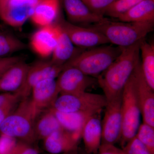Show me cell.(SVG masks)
I'll use <instances>...</instances> for the list:
<instances>
[{
	"label": "cell",
	"mask_w": 154,
	"mask_h": 154,
	"mask_svg": "<svg viewBox=\"0 0 154 154\" xmlns=\"http://www.w3.org/2000/svg\"><path fill=\"white\" fill-rule=\"evenodd\" d=\"M134 73L137 94L143 122L154 127V90L145 79L140 60L134 69Z\"/></svg>",
	"instance_id": "obj_12"
},
{
	"label": "cell",
	"mask_w": 154,
	"mask_h": 154,
	"mask_svg": "<svg viewBox=\"0 0 154 154\" xmlns=\"http://www.w3.org/2000/svg\"><path fill=\"white\" fill-rule=\"evenodd\" d=\"M63 128L50 108L42 110L35 120L34 131L37 140L47 137Z\"/></svg>",
	"instance_id": "obj_23"
},
{
	"label": "cell",
	"mask_w": 154,
	"mask_h": 154,
	"mask_svg": "<svg viewBox=\"0 0 154 154\" xmlns=\"http://www.w3.org/2000/svg\"><path fill=\"white\" fill-rule=\"evenodd\" d=\"M68 21L72 24L88 26L103 22L107 19L91 11L82 0H61Z\"/></svg>",
	"instance_id": "obj_13"
},
{
	"label": "cell",
	"mask_w": 154,
	"mask_h": 154,
	"mask_svg": "<svg viewBox=\"0 0 154 154\" xmlns=\"http://www.w3.org/2000/svg\"><path fill=\"white\" fill-rule=\"evenodd\" d=\"M83 154H91L87 153H86V152H85L84 153H83Z\"/></svg>",
	"instance_id": "obj_37"
},
{
	"label": "cell",
	"mask_w": 154,
	"mask_h": 154,
	"mask_svg": "<svg viewBox=\"0 0 154 154\" xmlns=\"http://www.w3.org/2000/svg\"><path fill=\"white\" fill-rule=\"evenodd\" d=\"M60 154H80L79 153V152L78 151V149L72 151L67 152L63 153Z\"/></svg>",
	"instance_id": "obj_36"
},
{
	"label": "cell",
	"mask_w": 154,
	"mask_h": 154,
	"mask_svg": "<svg viewBox=\"0 0 154 154\" xmlns=\"http://www.w3.org/2000/svg\"><path fill=\"white\" fill-rule=\"evenodd\" d=\"M123 48L113 45H100L84 49L63 66L65 68L74 67L85 74L98 77L120 55Z\"/></svg>",
	"instance_id": "obj_4"
},
{
	"label": "cell",
	"mask_w": 154,
	"mask_h": 154,
	"mask_svg": "<svg viewBox=\"0 0 154 154\" xmlns=\"http://www.w3.org/2000/svg\"><path fill=\"white\" fill-rule=\"evenodd\" d=\"M12 154H39L38 149L33 144L19 140Z\"/></svg>",
	"instance_id": "obj_32"
},
{
	"label": "cell",
	"mask_w": 154,
	"mask_h": 154,
	"mask_svg": "<svg viewBox=\"0 0 154 154\" xmlns=\"http://www.w3.org/2000/svg\"><path fill=\"white\" fill-rule=\"evenodd\" d=\"M57 40L55 48L51 55L52 62L57 65L63 66L77 54L85 48L76 49L68 35L57 22L55 23Z\"/></svg>",
	"instance_id": "obj_19"
},
{
	"label": "cell",
	"mask_w": 154,
	"mask_h": 154,
	"mask_svg": "<svg viewBox=\"0 0 154 154\" xmlns=\"http://www.w3.org/2000/svg\"><path fill=\"white\" fill-rule=\"evenodd\" d=\"M121 112L122 129L119 141L122 148L135 136L140 126L141 111L136 89L134 71L122 91Z\"/></svg>",
	"instance_id": "obj_5"
},
{
	"label": "cell",
	"mask_w": 154,
	"mask_h": 154,
	"mask_svg": "<svg viewBox=\"0 0 154 154\" xmlns=\"http://www.w3.org/2000/svg\"><path fill=\"white\" fill-rule=\"evenodd\" d=\"M43 140L45 149L49 154H60L78 149L79 139L72 133L62 128Z\"/></svg>",
	"instance_id": "obj_17"
},
{
	"label": "cell",
	"mask_w": 154,
	"mask_h": 154,
	"mask_svg": "<svg viewBox=\"0 0 154 154\" xmlns=\"http://www.w3.org/2000/svg\"><path fill=\"white\" fill-rule=\"evenodd\" d=\"M22 59L19 56L0 57V76L10 66Z\"/></svg>",
	"instance_id": "obj_33"
},
{
	"label": "cell",
	"mask_w": 154,
	"mask_h": 154,
	"mask_svg": "<svg viewBox=\"0 0 154 154\" xmlns=\"http://www.w3.org/2000/svg\"><path fill=\"white\" fill-rule=\"evenodd\" d=\"M107 101L104 95L84 92L75 94H60L51 107L63 112H102Z\"/></svg>",
	"instance_id": "obj_6"
},
{
	"label": "cell",
	"mask_w": 154,
	"mask_h": 154,
	"mask_svg": "<svg viewBox=\"0 0 154 154\" xmlns=\"http://www.w3.org/2000/svg\"><path fill=\"white\" fill-rule=\"evenodd\" d=\"M61 126L64 129L74 134L80 139L84 125L91 116L96 113L94 112H63L50 108Z\"/></svg>",
	"instance_id": "obj_21"
},
{
	"label": "cell",
	"mask_w": 154,
	"mask_h": 154,
	"mask_svg": "<svg viewBox=\"0 0 154 154\" xmlns=\"http://www.w3.org/2000/svg\"><path fill=\"white\" fill-rule=\"evenodd\" d=\"M140 51L141 54V68L147 83L154 90V45L146 41L140 42Z\"/></svg>",
	"instance_id": "obj_24"
},
{
	"label": "cell",
	"mask_w": 154,
	"mask_h": 154,
	"mask_svg": "<svg viewBox=\"0 0 154 154\" xmlns=\"http://www.w3.org/2000/svg\"><path fill=\"white\" fill-rule=\"evenodd\" d=\"M40 112L31 98L21 99L14 112L0 125L1 134L33 144L37 141L34 125L36 117Z\"/></svg>",
	"instance_id": "obj_2"
},
{
	"label": "cell",
	"mask_w": 154,
	"mask_h": 154,
	"mask_svg": "<svg viewBox=\"0 0 154 154\" xmlns=\"http://www.w3.org/2000/svg\"><path fill=\"white\" fill-rule=\"evenodd\" d=\"M29 66L22 59L7 69L0 76V92H18L25 83Z\"/></svg>",
	"instance_id": "obj_15"
},
{
	"label": "cell",
	"mask_w": 154,
	"mask_h": 154,
	"mask_svg": "<svg viewBox=\"0 0 154 154\" xmlns=\"http://www.w3.org/2000/svg\"><path fill=\"white\" fill-rule=\"evenodd\" d=\"M88 26L103 34L110 43L125 48L145 38L154 30V22H123L107 19Z\"/></svg>",
	"instance_id": "obj_3"
},
{
	"label": "cell",
	"mask_w": 154,
	"mask_h": 154,
	"mask_svg": "<svg viewBox=\"0 0 154 154\" xmlns=\"http://www.w3.org/2000/svg\"><path fill=\"white\" fill-rule=\"evenodd\" d=\"M57 22L73 44L80 48L88 49L110 43L103 34L89 26L75 25L63 19Z\"/></svg>",
	"instance_id": "obj_9"
},
{
	"label": "cell",
	"mask_w": 154,
	"mask_h": 154,
	"mask_svg": "<svg viewBox=\"0 0 154 154\" xmlns=\"http://www.w3.org/2000/svg\"><path fill=\"white\" fill-rule=\"evenodd\" d=\"M61 0H38L30 20L38 28L50 26L59 19Z\"/></svg>",
	"instance_id": "obj_18"
},
{
	"label": "cell",
	"mask_w": 154,
	"mask_h": 154,
	"mask_svg": "<svg viewBox=\"0 0 154 154\" xmlns=\"http://www.w3.org/2000/svg\"><path fill=\"white\" fill-rule=\"evenodd\" d=\"M97 154H125L123 150L114 145L101 144Z\"/></svg>",
	"instance_id": "obj_34"
},
{
	"label": "cell",
	"mask_w": 154,
	"mask_h": 154,
	"mask_svg": "<svg viewBox=\"0 0 154 154\" xmlns=\"http://www.w3.org/2000/svg\"><path fill=\"white\" fill-rule=\"evenodd\" d=\"M60 95L56 80L47 79L32 88L31 99L39 111L51 108Z\"/></svg>",
	"instance_id": "obj_14"
},
{
	"label": "cell",
	"mask_w": 154,
	"mask_h": 154,
	"mask_svg": "<svg viewBox=\"0 0 154 154\" xmlns=\"http://www.w3.org/2000/svg\"><path fill=\"white\" fill-rule=\"evenodd\" d=\"M135 136L154 154V127L143 122L140 125Z\"/></svg>",
	"instance_id": "obj_27"
},
{
	"label": "cell",
	"mask_w": 154,
	"mask_h": 154,
	"mask_svg": "<svg viewBox=\"0 0 154 154\" xmlns=\"http://www.w3.org/2000/svg\"><path fill=\"white\" fill-rule=\"evenodd\" d=\"M91 11L96 14L104 16L105 11L113 0H82Z\"/></svg>",
	"instance_id": "obj_29"
},
{
	"label": "cell",
	"mask_w": 154,
	"mask_h": 154,
	"mask_svg": "<svg viewBox=\"0 0 154 154\" xmlns=\"http://www.w3.org/2000/svg\"><path fill=\"white\" fill-rule=\"evenodd\" d=\"M141 41L123 48L120 55L97 77V82L103 90L107 102L122 94L125 86L140 60Z\"/></svg>",
	"instance_id": "obj_1"
},
{
	"label": "cell",
	"mask_w": 154,
	"mask_h": 154,
	"mask_svg": "<svg viewBox=\"0 0 154 154\" xmlns=\"http://www.w3.org/2000/svg\"><path fill=\"white\" fill-rule=\"evenodd\" d=\"M18 140L6 135H0V154H12L18 143Z\"/></svg>",
	"instance_id": "obj_30"
},
{
	"label": "cell",
	"mask_w": 154,
	"mask_h": 154,
	"mask_svg": "<svg viewBox=\"0 0 154 154\" xmlns=\"http://www.w3.org/2000/svg\"><path fill=\"white\" fill-rule=\"evenodd\" d=\"M57 33L55 24L38 28L30 38L31 49L42 57L51 56L55 48Z\"/></svg>",
	"instance_id": "obj_16"
},
{
	"label": "cell",
	"mask_w": 154,
	"mask_h": 154,
	"mask_svg": "<svg viewBox=\"0 0 154 154\" xmlns=\"http://www.w3.org/2000/svg\"><path fill=\"white\" fill-rule=\"evenodd\" d=\"M143 0H113L105 11L104 16L117 19Z\"/></svg>",
	"instance_id": "obj_26"
},
{
	"label": "cell",
	"mask_w": 154,
	"mask_h": 154,
	"mask_svg": "<svg viewBox=\"0 0 154 154\" xmlns=\"http://www.w3.org/2000/svg\"><path fill=\"white\" fill-rule=\"evenodd\" d=\"M57 78L56 82L60 94H75L85 92L97 81L94 77L87 75L78 69L72 67L64 68Z\"/></svg>",
	"instance_id": "obj_11"
},
{
	"label": "cell",
	"mask_w": 154,
	"mask_h": 154,
	"mask_svg": "<svg viewBox=\"0 0 154 154\" xmlns=\"http://www.w3.org/2000/svg\"><path fill=\"white\" fill-rule=\"evenodd\" d=\"M26 48V45L16 36L0 31V57L11 56Z\"/></svg>",
	"instance_id": "obj_25"
},
{
	"label": "cell",
	"mask_w": 154,
	"mask_h": 154,
	"mask_svg": "<svg viewBox=\"0 0 154 154\" xmlns=\"http://www.w3.org/2000/svg\"><path fill=\"white\" fill-rule=\"evenodd\" d=\"M18 96H19V95L16 94L2 93V94H0V107L8 101L14 99V98Z\"/></svg>",
	"instance_id": "obj_35"
},
{
	"label": "cell",
	"mask_w": 154,
	"mask_h": 154,
	"mask_svg": "<svg viewBox=\"0 0 154 154\" xmlns=\"http://www.w3.org/2000/svg\"><path fill=\"white\" fill-rule=\"evenodd\" d=\"M101 112L91 116L84 125L82 131L86 153L97 154L102 143V127Z\"/></svg>",
	"instance_id": "obj_20"
},
{
	"label": "cell",
	"mask_w": 154,
	"mask_h": 154,
	"mask_svg": "<svg viewBox=\"0 0 154 154\" xmlns=\"http://www.w3.org/2000/svg\"><path fill=\"white\" fill-rule=\"evenodd\" d=\"M125 154H153L134 136L122 148Z\"/></svg>",
	"instance_id": "obj_28"
},
{
	"label": "cell",
	"mask_w": 154,
	"mask_h": 154,
	"mask_svg": "<svg viewBox=\"0 0 154 154\" xmlns=\"http://www.w3.org/2000/svg\"><path fill=\"white\" fill-rule=\"evenodd\" d=\"M38 0H0V19L14 28L30 19Z\"/></svg>",
	"instance_id": "obj_7"
},
{
	"label": "cell",
	"mask_w": 154,
	"mask_h": 154,
	"mask_svg": "<svg viewBox=\"0 0 154 154\" xmlns=\"http://www.w3.org/2000/svg\"><path fill=\"white\" fill-rule=\"evenodd\" d=\"M63 68V66L57 65L51 60L36 62L29 66L25 83L16 94L22 99L29 97L34 86L47 79H56Z\"/></svg>",
	"instance_id": "obj_10"
},
{
	"label": "cell",
	"mask_w": 154,
	"mask_h": 154,
	"mask_svg": "<svg viewBox=\"0 0 154 154\" xmlns=\"http://www.w3.org/2000/svg\"><path fill=\"white\" fill-rule=\"evenodd\" d=\"M122 94L107 102L102 123V143L114 145L119 141L122 129Z\"/></svg>",
	"instance_id": "obj_8"
},
{
	"label": "cell",
	"mask_w": 154,
	"mask_h": 154,
	"mask_svg": "<svg viewBox=\"0 0 154 154\" xmlns=\"http://www.w3.org/2000/svg\"><path fill=\"white\" fill-rule=\"evenodd\" d=\"M123 22H154V0H143L116 19Z\"/></svg>",
	"instance_id": "obj_22"
},
{
	"label": "cell",
	"mask_w": 154,
	"mask_h": 154,
	"mask_svg": "<svg viewBox=\"0 0 154 154\" xmlns=\"http://www.w3.org/2000/svg\"><path fill=\"white\" fill-rule=\"evenodd\" d=\"M21 99L22 98L20 96H17L0 107V125L11 113L14 112Z\"/></svg>",
	"instance_id": "obj_31"
}]
</instances>
